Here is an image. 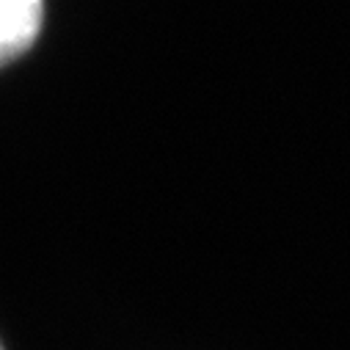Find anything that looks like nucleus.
<instances>
[{"label": "nucleus", "instance_id": "f257e3e1", "mask_svg": "<svg viewBox=\"0 0 350 350\" xmlns=\"http://www.w3.org/2000/svg\"><path fill=\"white\" fill-rule=\"evenodd\" d=\"M44 23V0H0V66L31 50Z\"/></svg>", "mask_w": 350, "mask_h": 350}, {"label": "nucleus", "instance_id": "f03ea898", "mask_svg": "<svg viewBox=\"0 0 350 350\" xmlns=\"http://www.w3.org/2000/svg\"><path fill=\"white\" fill-rule=\"evenodd\" d=\"M0 350H3V345H0Z\"/></svg>", "mask_w": 350, "mask_h": 350}]
</instances>
